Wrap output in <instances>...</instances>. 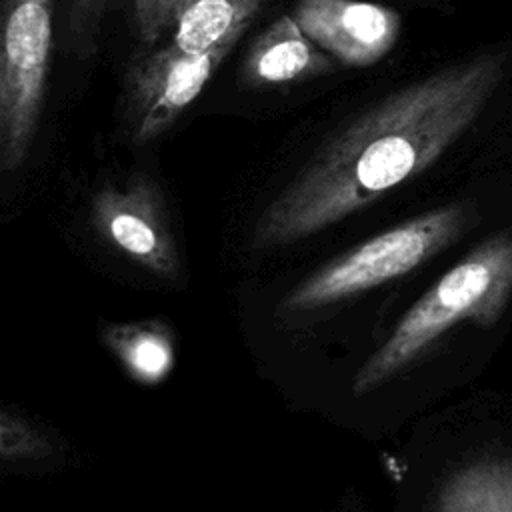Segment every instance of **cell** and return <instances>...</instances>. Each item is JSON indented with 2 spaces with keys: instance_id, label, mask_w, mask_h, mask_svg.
<instances>
[{
  "instance_id": "4fadbf2b",
  "label": "cell",
  "mask_w": 512,
  "mask_h": 512,
  "mask_svg": "<svg viewBox=\"0 0 512 512\" xmlns=\"http://www.w3.org/2000/svg\"><path fill=\"white\" fill-rule=\"evenodd\" d=\"M188 0H134V20L144 42H156L172 26Z\"/></svg>"
},
{
  "instance_id": "5bb4252c",
  "label": "cell",
  "mask_w": 512,
  "mask_h": 512,
  "mask_svg": "<svg viewBox=\"0 0 512 512\" xmlns=\"http://www.w3.org/2000/svg\"><path fill=\"white\" fill-rule=\"evenodd\" d=\"M260 2H264V4H266V2H270V0H260Z\"/></svg>"
},
{
  "instance_id": "9c48e42d",
  "label": "cell",
  "mask_w": 512,
  "mask_h": 512,
  "mask_svg": "<svg viewBox=\"0 0 512 512\" xmlns=\"http://www.w3.org/2000/svg\"><path fill=\"white\" fill-rule=\"evenodd\" d=\"M432 512H512V460L462 466L438 490Z\"/></svg>"
},
{
  "instance_id": "8992f818",
  "label": "cell",
  "mask_w": 512,
  "mask_h": 512,
  "mask_svg": "<svg viewBox=\"0 0 512 512\" xmlns=\"http://www.w3.org/2000/svg\"><path fill=\"white\" fill-rule=\"evenodd\" d=\"M96 232L146 272L174 280L180 256L158 184L134 174L124 186H102L90 206Z\"/></svg>"
},
{
  "instance_id": "ba28073f",
  "label": "cell",
  "mask_w": 512,
  "mask_h": 512,
  "mask_svg": "<svg viewBox=\"0 0 512 512\" xmlns=\"http://www.w3.org/2000/svg\"><path fill=\"white\" fill-rule=\"evenodd\" d=\"M336 64L300 30L292 14H284L252 42L242 64V80L250 88L280 86L334 72Z\"/></svg>"
},
{
  "instance_id": "7a4b0ae2",
  "label": "cell",
  "mask_w": 512,
  "mask_h": 512,
  "mask_svg": "<svg viewBox=\"0 0 512 512\" xmlns=\"http://www.w3.org/2000/svg\"><path fill=\"white\" fill-rule=\"evenodd\" d=\"M510 296L512 230H504L478 244L406 310L384 344L358 368L354 396L392 380L458 322L470 320L484 328L496 324Z\"/></svg>"
},
{
  "instance_id": "6da1fadb",
  "label": "cell",
  "mask_w": 512,
  "mask_h": 512,
  "mask_svg": "<svg viewBox=\"0 0 512 512\" xmlns=\"http://www.w3.org/2000/svg\"><path fill=\"white\" fill-rule=\"evenodd\" d=\"M508 62L510 48L476 52L354 116L260 212L252 246L308 238L424 172L476 122Z\"/></svg>"
},
{
  "instance_id": "52a82bcc",
  "label": "cell",
  "mask_w": 512,
  "mask_h": 512,
  "mask_svg": "<svg viewBox=\"0 0 512 512\" xmlns=\"http://www.w3.org/2000/svg\"><path fill=\"white\" fill-rule=\"evenodd\" d=\"M292 18L320 50L348 68L378 64L402 30L396 10L366 0H296Z\"/></svg>"
},
{
  "instance_id": "8fae6325",
  "label": "cell",
  "mask_w": 512,
  "mask_h": 512,
  "mask_svg": "<svg viewBox=\"0 0 512 512\" xmlns=\"http://www.w3.org/2000/svg\"><path fill=\"white\" fill-rule=\"evenodd\" d=\"M102 340L128 374L142 384L162 382L174 366V338L162 320L106 324Z\"/></svg>"
},
{
  "instance_id": "30bf717a",
  "label": "cell",
  "mask_w": 512,
  "mask_h": 512,
  "mask_svg": "<svg viewBox=\"0 0 512 512\" xmlns=\"http://www.w3.org/2000/svg\"><path fill=\"white\" fill-rule=\"evenodd\" d=\"M262 6L260 0H188L174 22L170 44L188 54L208 52L232 34L246 32Z\"/></svg>"
},
{
  "instance_id": "3957f363",
  "label": "cell",
  "mask_w": 512,
  "mask_h": 512,
  "mask_svg": "<svg viewBox=\"0 0 512 512\" xmlns=\"http://www.w3.org/2000/svg\"><path fill=\"white\" fill-rule=\"evenodd\" d=\"M474 220L468 202H452L388 228L330 260L280 302L284 314H304L404 276L442 252Z\"/></svg>"
},
{
  "instance_id": "277c9868",
  "label": "cell",
  "mask_w": 512,
  "mask_h": 512,
  "mask_svg": "<svg viewBox=\"0 0 512 512\" xmlns=\"http://www.w3.org/2000/svg\"><path fill=\"white\" fill-rule=\"evenodd\" d=\"M54 0H0V170L20 168L42 116Z\"/></svg>"
},
{
  "instance_id": "5b68a950",
  "label": "cell",
  "mask_w": 512,
  "mask_h": 512,
  "mask_svg": "<svg viewBox=\"0 0 512 512\" xmlns=\"http://www.w3.org/2000/svg\"><path fill=\"white\" fill-rule=\"evenodd\" d=\"M244 32L202 54H188L172 44L136 62L126 78V126L132 142L146 144L166 132L202 92L212 72Z\"/></svg>"
},
{
  "instance_id": "7c38bea8",
  "label": "cell",
  "mask_w": 512,
  "mask_h": 512,
  "mask_svg": "<svg viewBox=\"0 0 512 512\" xmlns=\"http://www.w3.org/2000/svg\"><path fill=\"white\" fill-rule=\"evenodd\" d=\"M110 2L112 0H64L66 48L80 60H88L96 52Z\"/></svg>"
}]
</instances>
